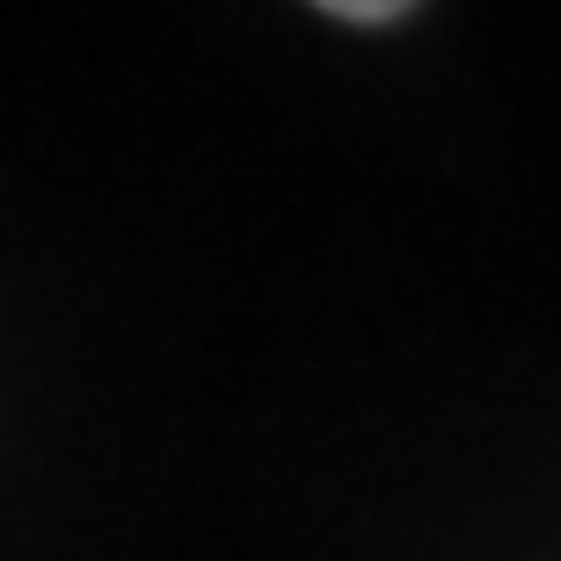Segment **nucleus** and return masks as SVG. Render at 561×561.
I'll return each instance as SVG.
<instances>
[{"label":"nucleus","instance_id":"f257e3e1","mask_svg":"<svg viewBox=\"0 0 561 561\" xmlns=\"http://www.w3.org/2000/svg\"><path fill=\"white\" fill-rule=\"evenodd\" d=\"M329 15L335 22H401L409 8L401 0H329Z\"/></svg>","mask_w":561,"mask_h":561}]
</instances>
